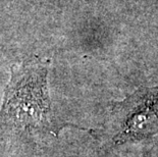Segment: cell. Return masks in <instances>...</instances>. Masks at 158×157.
I'll use <instances>...</instances> for the list:
<instances>
[{
	"mask_svg": "<svg viewBox=\"0 0 158 157\" xmlns=\"http://www.w3.org/2000/svg\"><path fill=\"white\" fill-rule=\"evenodd\" d=\"M49 59L33 55L11 66L0 108V141L13 136L58 137L63 129L90 130L55 115L48 90Z\"/></svg>",
	"mask_w": 158,
	"mask_h": 157,
	"instance_id": "obj_1",
	"label": "cell"
},
{
	"mask_svg": "<svg viewBox=\"0 0 158 157\" xmlns=\"http://www.w3.org/2000/svg\"><path fill=\"white\" fill-rule=\"evenodd\" d=\"M90 157H147L158 152V85L140 87L109 103Z\"/></svg>",
	"mask_w": 158,
	"mask_h": 157,
	"instance_id": "obj_2",
	"label": "cell"
}]
</instances>
